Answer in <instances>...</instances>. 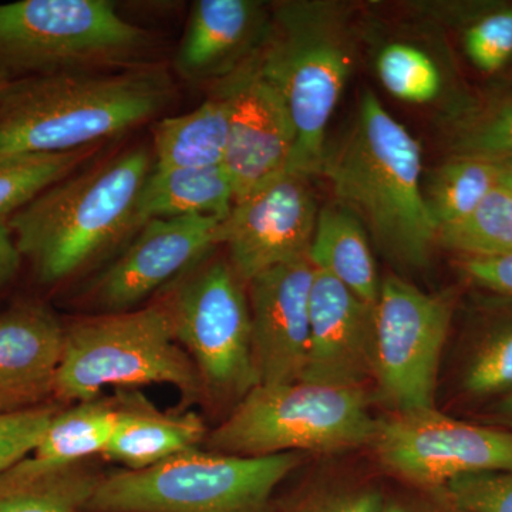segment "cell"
<instances>
[{
    "label": "cell",
    "instance_id": "cell-1",
    "mask_svg": "<svg viewBox=\"0 0 512 512\" xmlns=\"http://www.w3.org/2000/svg\"><path fill=\"white\" fill-rule=\"evenodd\" d=\"M173 97L158 66L76 70L0 84V153H69L100 146L156 117Z\"/></svg>",
    "mask_w": 512,
    "mask_h": 512
},
{
    "label": "cell",
    "instance_id": "cell-2",
    "mask_svg": "<svg viewBox=\"0 0 512 512\" xmlns=\"http://www.w3.org/2000/svg\"><path fill=\"white\" fill-rule=\"evenodd\" d=\"M421 170L419 141L366 90L348 136L325 154L319 174L328 178L336 204L366 225L386 258L423 268L437 244V227L421 190Z\"/></svg>",
    "mask_w": 512,
    "mask_h": 512
},
{
    "label": "cell",
    "instance_id": "cell-3",
    "mask_svg": "<svg viewBox=\"0 0 512 512\" xmlns=\"http://www.w3.org/2000/svg\"><path fill=\"white\" fill-rule=\"evenodd\" d=\"M153 167L150 151L131 148L63 178L10 215V231L36 278L62 282L137 232V201Z\"/></svg>",
    "mask_w": 512,
    "mask_h": 512
},
{
    "label": "cell",
    "instance_id": "cell-4",
    "mask_svg": "<svg viewBox=\"0 0 512 512\" xmlns=\"http://www.w3.org/2000/svg\"><path fill=\"white\" fill-rule=\"evenodd\" d=\"M255 56L295 126L289 173L318 175L329 121L355 66V43L345 10L339 3L318 0L276 3Z\"/></svg>",
    "mask_w": 512,
    "mask_h": 512
},
{
    "label": "cell",
    "instance_id": "cell-5",
    "mask_svg": "<svg viewBox=\"0 0 512 512\" xmlns=\"http://www.w3.org/2000/svg\"><path fill=\"white\" fill-rule=\"evenodd\" d=\"M167 384L194 403L204 394L194 363L175 338L164 303L87 316L66 325L55 397L79 403L101 392Z\"/></svg>",
    "mask_w": 512,
    "mask_h": 512
},
{
    "label": "cell",
    "instance_id": "cell-6",
    "mask_svg": "<svg viewBox=\"0 0 512 512\" xmlns=\"http://www.w3.org/2000/svg\"><path fill=\"white\" fill-rule=\"evenodd\" d=\"M367 390L311 382L258 384L208 433V450L238 457L336 454L369 446Z\"/></svg>",
    "mask_w": 512,
    "mask_h": 512
},
{
    "label": "cell",
    "instance_id": "cell-7",
    "mask_svg": "<svg viewBox=\"0 0 512 512\" xmlns=\"http://www.w3.org/2000/svg\"><path fill=\"white\" fill-rule=\"evenodd\" d=\"M303 454L238 457L190 448L144 470L101 478L84 512H274Z\"/></svg>",
    "mask_w": 512,
    "mask_h": 512
},
{
    "label": "cell",
    "instance_id": "cell-8",
    "mask_svg": "<svg viewBox=\"0 0 512 512\" xmlns=\"http://www.w3.org/2000/svg\"><path fill=\"white\" fill-rule=\"evenodd\" d=\"M150 33L107 0H20L0 5V84L46 74L143 66Z\"/></svg>",
    "mask_w": 512,
    "mask_h": 512
},
{
    "label": "cell",
    "instance_id": "cell-9",
    "mask_svg": "<svg viewBox=\"0 0 512 512\" xmlns=\"http://www.w3.org/2000/svg\"><path fill=\"white\" fill-rule=\"evenodd\" d=\"M164 305L205 394L239 402L258 386L247 289L229 262L198 266Z\"/></svg>",
    "mask_w": 512,
    "mask_h": 512
},
{
    "label": "cell",
    "instance_id": "cell-10",
    "mask_svg": "<svg viewBox=\"0 0 512 512\" xmlns=\"http://www.w3.org/2000/svg\"><path fill=\"white\" fill-rule=\"evenodd\" d=\"M453 315L451 293H426L393 275L380 282L375 383L377 397L390 412L436 407L441 356Z\"/></svg>",
    "mask_w": 512,
    "mask_h": 512
},
{
    "label": "cell",
    "instance_id": "cell-11",
    "mask_svg": "<svg viewBox=\"0 0 512 512\" xmlns=\"http://www.w3.org/2000/svg\"><path fill=\"white\" fill-rule=\"evenodd\" d=\"M379 467L406 487L440 490L484 471H512V433L433 409L377 419L369 446Z\"/></svg>",
    "mask_w": 512,
    "mask_h": 512
},
{
    "label": "cell",
    "instance_id": "cell-12",
    "mask_svg": "<svg viewBox=\"0 0 512 512\" xmlns=\"http://www.w3.org/2000/svg\"><path fill=\"white\" fill-rule=\"evenodd\" d=\"M298 173L278 175L235 202L221 222L217 244L247 284L256 275L308 258L319 208L309 183Z\"/></svg>",
    "mask_w": 512,
    "mask_h": 512
},
{
    "label": "cell",
    "instance_id": "cell-13",
    "mask_svg": "<svg viewBox=\"0 0 512 512\" xmlns=\"http://www.w3.org/2000/svg\"><path fill=\"white\" fill-rule=\"evenodd\" d=\"M255 53L217 83L228 103L224 168L234 188L235 202L286 173L296 147V130L288 107L259 70Z\"/></svg>",
    "mask_w": 512,
    "mask_h": 512
},
{
    "label": "cell",
    "instance_id": "cell-14",
    "mask_svg": "<svg viewBox=\"0 0 512 512\" xmlns=\"http://www.w3.org/2000/svg\"><path fill=\"white\" fill-rule=\"evenodd\" d=\"M309 258L275 266L247 282L252 348L259 384L299 382L311 339Z\"/></svg>",
    "mask_w": 512,
    "mask_h": 512
},
{
    "label": "cell",
    "instance_id": "cell-15",
    "mask_svg": "<svg viewBox=\"0 0 512 512\" xmlns=\"http://www.w3.org/2000/svg\"><path fill=\"white\" fill-rule=\"evenodd\" d=\"M221 222L211 217L146 222L126 251L97 278L94 301L106 312L136 308L217 247Z\"/></svg>",
    "mask_w": 512,
    "mask_h": 512
},
{
    "label": "cell",
    "instance_id": "cell-16",
    "mask_svg": "<svg viewBox=\"0 0 512 512\" xmlns=\"http://www.w3.org/2000/svg\"><path fill=\"white\" fill-rule=\"evenodd\" d=\"M375 366V305L315 269L311 339L301 380L366 390L367 383L375 382Z\"/></svg>",
    "mask_w": 512,
    "mask_h": 512
},
{
    "label": "cell",
    "instance_id": "cell-17",
    "mask_svg": "<svg viewBox=\"0 0 512 512\" xmlns=\"http://www.w3.org/2000/svg\"><path fill=\"white\" fill-rule=\"evenodd\" d=\"M66 325L40 302L0 313V414L26 412L55 397Z\"/></svg>",
    "mask_w": 512,
    "mask_h": 512
},
{
    "label": "cell",
    "instance_id": "cell-18",
    "mask_svg": "<svg viewBox=\"0 0 512 512\" xmlns=\"http://www.w3.org/2000/svg\"><path fill=\"white\" fill-rule=\"evenodd\" d=\"M268 23L254 0H198L175 56L178 73L190 82H220L259 49Z\"/></svg>",
    "mask_w": 512,
    "mask_h": 512
},
{
    "label": "cell",
    "instance_id": "cell-19",
    "mask_svg": "<svg viewBox=\"0 0 512 512\" xmlns=\"http://www.w3.org/2000/svg\"><path fill=\"white\" fill-rule=\"evenodd\" d=\"M116 400V429L103 456L126 470L156 466L207 440V426L195 412H161L133 390H124Z\"/></svg>",
    "mask_w": 512,
    "mask_h": 512
},
{
    "label": "cell",
    "instance_id": "cell-20",
    "mask_svg": "<svg viewBox=\"0 0 512 512\" xmlns=\"http://www.w3.org/2000/svg\"><path fill=\"white\" fill-rule=\"evenodd\" d=\"M456 392L476 412L512 393V298L495 295L474 312L461 340Z\"/></svg>",
    "mask_w": 512,
    "mask_h": 512
},
{
    "label": "cell",
    "instance_id": "cell-21",
    "mask_svg": "<svg viewBox=\"0 0 512 512\" xmlns=\"http://www.w3.org/2000/svg\"><path fill=\"white\" fill-rule=\"evenodd\" d=\"M235 204L234 188L224 165L210 168L153 167L141 188L137 229L151 220L211 217L227 220Z\"/></svg>",
    "mask_w": 512,
    "mask_h": 512
},
{
    "label": "cell",
    "instance_id": "cell-22",
    "mask_svg": "<svg viewBox=\"0 0 512 512\" xmlns=\"http://www.w3.org/2000/svg\"><path fill=\"white\" fill-rule=\"evenodd\" d=\"M309 261L367 303L376 305L380 279L362 221L339 204L319 211Z\"/></svg>",
    "mask_w": 512,
    "mask_h": 512
},
{
    "label": "cell",
    "instance_id": "cell-23",
    "mask_svg": "<svg viewBox=\"0 0 512 512\" xmlns=\"http://www.w3.org/2000/svg\"><path fill=\"white\" fill-rule=\"evenodd\" d=\"M101 478L83 463L43 467L23 458L0 473V512H84Z\"/></svg>",
    "mask_w": 512,
    "mask_h": 512
},
{
    "label": "cell",
    "instance_id": "cell-24",
    "mask_svg": "<svg viewBox=\"0 0 512 512\" xmlns=\"http://www.w3.org/2000/svg\"><path fill=\"white\" fill-rule=\"evenodd\" d=\"M228 131L227 99L215 87L197 109L157 121L153 128L154 167H220L227 154Z\"/></svg>",
    "mask_w": 512,
    "mask_h": 512
},
{
    "label": "cell",
    "instance_id": "cell-25",
    "mask_svg": "<svg viewBox=\"0 0 512 512\" xmlns=\"http://www.w3.org/2000/svg\"><path fill=\"white\" fill-rule=\"evenodd\" d=\"M117 416L116 397H97L59 410L29 458L37 466L67 467L103 454L116 429Z\"/></svg>",
    "mask_w": 512,
    "mask_h": 512
},
{
    "label": "cell",
    "instance_id": "cell-26",
    "mask_svg": "<svg viewBox=\"0 0 512 512\" xmlns=\"http://www.w3.org/2000/svg\"><path fill=\"white\" fill-rule=\"evenodd\" d=\"M497 185V163L490 158L454 154L444 161L424 192L437 232L470 215Z\"/></svg>",
    "mask_w": 512,
    "mask_h": 512
},
{
    "label": "cell",
    "instance_id": "cell-27",
    "mask_svg": "<svg viewBox=\"0 0 512 512\" xmlns=\"http://www.w3.org/2000/svg\"><path fill=\"white\" fill-rule=\"evenodd\" d=\"M96 147L69 153H0V218H9L47 188L79 170Z\"/></svg>",
    "mask_w": 512,
    "mask_h": 512
},
{
    "label": "cell",
    "instance_id": "cell-28",
    "mask_svg": "<svg viewBox=\"0 0 512 512\" xmlns=\"http://www.w3.org/2000/svg\"><path fill=\"white\" fill-rule=\"evenodd\" d=\"M437 244L461 258L512 255V192L498 184L470 215L439 229Z\"/></svg>",
    "mask_w": 512,
    "mask_h": 512
},
{
    "label": "cell",
    "instance_id": "cell-29",
    "mask_svg": "<svg viewBox=\"0 0 512 512\" xmlns=\"http://www.w3.org/2000/svg\"><path fill=\"white\" fill-rule=\"evenodd\" d=\"M386 493L376 478L319 473L275 500L274 512H380Z\"/></svg>",
    "mask_w": 512,
    "mask_h": 512
},
{
    "label": "cell",
    "instance_id": "cell-30",
    "mask_svg": "<svg viewBox=\"0 0 512 512\" xmlns=\"http://www.w3.org/2000/svg\"><path fill=\"white\" fill-rule=\"evenodd\" d=\"M377 73L387 92L407 103L433 101L441 92V73L423 50L390 43L377 57Z\"/></svg>",
    "mask_w": 512,
    "mask_h": 512
},
{
    "label": "cell",
    "instance_id": "cell-31",
    "mask_svg": "<svg viewBox=\"0 0 512 512\" xmlns=\"http://www.w3.org/2000/svg\"><path fill=\"white\" fill-rule=\"evenodd\" d=\"M454 154L497 160L512 156V96L471 111L458 124Z\"/></svg>",
    "mask_w": 512,
    "mask_h": 512
},
{
    "label": "cell",
    "instance_id": "cell-32",
    "mask_svg": "<svg viewBox=\"0 0 512 512\" xmlns=\"http://www.w3.org/2000/svg\"><path fill=\"white\" fill-rule=\"evenodd\" d=\"M464 52L480 72H500L512 60V6L481 12L464 30Z\"/></svg>",
    "mask_w": 512,
    "mask_h": 512
},
{
    "label": "cell",
    "instance_id": "cell-33",
    "mask_svg": "<svg viewBox=\"0 0 512 512\" xmlns=\"http://www.w3.org/2000/svg\"><path fill=\"white\" fill-rule=\"evenodd\" d=\"M444 491L454 512H512V471L467 474Z\"/></svg>",
    "mask_w": 512,
    "mask_h": 512
},
{
    "label": "cell",
    "instance_id": "cell-34",
    "mask_svg": "<svg viewBox=\"0 0 512 512\" xmlns=\"http://www.w3.org/2000/svg\"><path fill=\"white\" fill-rule=\"evenodd\" d=\"M59 409L40 406L26 412L0 414V473L29 457Z\"/></svg>",
    "mask_w": 512,
    "mask_h": 512
},
{
    "label": "cell",
    "instance_id": "cell-35",
    "mask_svg": "<svg viewBox=\"0 0 512 512\" xmlns=\"http://www.w3.org/2000/svg\"><path fill=\"white\" fill-rule=\"evenodd\" d=\"M461 271L485 291L512 298V255L497 258H461Z\"/></svg>",
    "mask_w": 512,
    "mask_h": 512
},
{
    "label": "cell",
    "instance_id": "cell-36",
    "mask_svg": "<svg viewBox=\"0 0 512 512\" xmlns=\"http://www.w3.org/2000/svg\"><path fill=\"white\" fill-rule=\"evenodd\" d=\"M380 512H454L444 488L419 490L402 485L400 490H387Z\"/></svg>",
    "mask_w": 512,
    "mask_h": 512
},
{
    "label": "cell",
    "instance_id": "cell-37",
    "mask_svg": "<svg viewBox=\"0 0 512 512\" xmlns=\"http://www.w3.org/2000/svg\"><path fill=\"white\" fill-rule=\"evenodd\" d=\"M23 256L10 231L8 218H0V291L18 275Z\"/></svg>",
    "mask_w": 512,
    "mask_h": 512
},
{
    "label": "cell",
    "instance_id": "cell-38",
    "mask_svg": "<svg viewBox=\"0 0 512 512\" xmlns=\"http://www.w3.org/2000/svg\"><path fill=\"white\" fill-rule=\"evenodd\" d=\"M474 416V420L480 423L500 427L512 433V393L478 410Z\"/></svg>",
    "mask_w": 512,
    "mask_h": 512
},
{
    "label": "cell",
    "instance_id": "cell-39",
    "mask_svg": "<svg viewBox=\"0 0 512 512\" xmlns=\"http://www.w3.org/2000/svg\"><path fill=\"white\" fill-rule=\"evenodd\" d=\"M498 167V184L512 192V156L494 160Z\"/></svg>",
    "mask_w": 512,
    "mask_h": 512
}]
</instances>
